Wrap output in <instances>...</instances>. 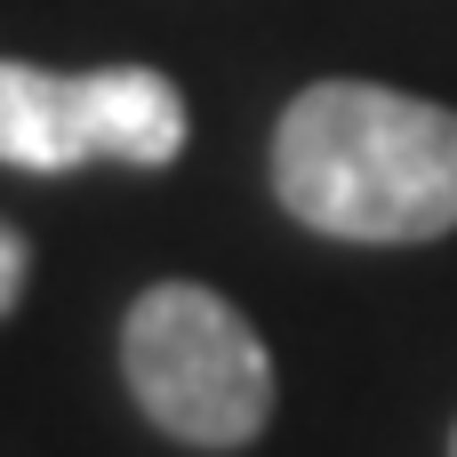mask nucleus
Masks as SVG:
<instances>
[{"label":"nucleus","instance_id":"obj_1","mask_svg":"<svg viewBox=\"0 0 457 457\" xmlns=\"http://www.w3.org/2000/svg\"><path fill=\"white\" fill-rule=\"evenodd\" d=\"M273 193L329 241H442L457 233V112L386 80H313L273 129Z\"/></svg>","mask_w":457,"mask_h":457},{"label":"nucleus","instance_id":"obj_2","mask_svg":"<svg viewBox=\"0 0 457 457\" xmlns=\"http://www.w3.org/2000/svg\"><path fill=\"white\" fill-rule=\"evenodd\" d=\"M120 378L137 410L185 450H249L273 426V353L233 297L153 281L120 321Z\"/></svg>","mask_w":457,"mask_h":457},{"label":"nucleus","instance_id":"obj_3","mask_svg":"<svg viewBox=\"0 0 457 457\" xmlns=\"http://www.w3.org/2000/svg\"><path fill=\"white\" fill-rule=\"evenodd\" d=\"M185 153V88L153 64L104 72H40L0 56V161L32 177H64L80 161L169 169Z\"/></svg>","mask_w":457,"mask_h":457},{"label":"nucleus","instance_id":"obj_4","mask_svg":"<svg viewBox=\"0 0 457 457\" xmlns=\"http://www.w3.org/2000/svg\"><path fill=\"white\" fill-rule=\"evenodd\" d=\"M24 273H32V257H24V233H16V225H0V313H16V297H24Z\"/></svg>","mask_w":457,"mask_h":457},{"label":"nucleus","instance_id":"obj_5","mask_svg":"<svg viewBox=\"0 0 457 457\" xmlns=\"http://www.w3.org/2000/svg\"><path fill=\"white\" fill-rule=\"evenodd\" d=\"M450 457H457V434H450Z\"/></svg>","mask_w":457,"mask_h":457}]
</instances>
